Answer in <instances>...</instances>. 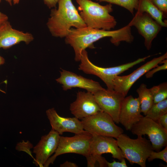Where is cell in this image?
I'll use <instances>...</instances> for the list:
<instances>
[{"instance_id": "obj_1", "label": "cell", "mask_w": 167, "mask_h": 167, "mask_svg": "<svg viewBox=\"0 0 167 167\" xmlns=\"http://www.w3.org/2000/svg\"><path fill=\"white\" fill-rule=\"evenodd\" d=\"M105 37H110L111 43L116 46L122 41L131 43L134 39L131 27L127 25L119 29L113 31L86 26L71 28L65 37V42L73 48L75 53V59L76 62H79L83 50L87 48H94V43Z\"/></svg>"}, {"instance_id": "obj_2", "label": "cell", "mask_w": 167, "mask_h": 167, "mask_svg": "<svg viewBox=\"0 0 167 167\" xmlns=\"http://www.w3.org/2000/svg\"><path fill=\"white\" fill-rule=\"evenodd\" d=\"M57 8H52L46 23L53 36L63 38L73 27L78 28L86 26L72 0H60Z\"/></svg>"}, {"instance_id": "obj_3", "label": "cell", "mask_w": 167, "mask_h": 167, "mask_svg": "<svg viewBox=\"0 0 167 167\" xmlns=\"http://www.w3.org/2000/svg\"><path fill=\"white\" fill-rule=\"evenodd\" d=\"M76 1L79 6V14L86 26L110 30L116 26V20L110 14L113 11L111 4L102 6L91 0Z\"/></svg>"}, {"instance_id": "obj_4", "label": "cell", "mask_w": 167, "mask_h": 167, "mask_svg": "<svg viewBox=\"0 0 167 167\" xmlns=\"http://www.w3.org/2000/svg\"><path fill=\"white\" fill-rule=\"evenodd\" d=\"M116 140L124 158L131 164H136L141 167H146V161L154 150L149 140L142 136L132 139L123 133Z\"/></svg>"}, {"instance_id": "obj_5", "label": "cell", "mask_w": 167, "mask_h": 167, "mask_svg": "<svg viewBox=\"0 0 167 167\" xmlns=\"http://www.w3.org/2000/svg\"><path fill=\"white\" fill-rule=\"evenodd\" d=\"M150 57V55L139 58L131 62L117 66L102 67L93 64L89 59L88 52L83 50L80 60L79 69L86 74L93 75L99 77L106 84L107 89L113 90V80L117 76L133 67L134 66L144 62Z\"/></svg>"}, {"instance_id": "obj_6", "label": "cell", "mask_w": 167, "mask_h": 167, "mask_svg": "<svg viewBox=\"0 0 167 167\" xmlns=\"http://www.w3.org/2000/svg\"><path fill=\"white\" fill-rule=\"evenodd\" d=\"M92 138V135L86 132L71 137L60 136L54 155L48 159L43 167H48L54 163L57 156L66 153L77 154L86 157L89 154Z\"/></svg>"}, {"instance_id": "obj_7", "label": "cell", "mask_w": 167, "mask_h": 167, "mask_svg": "<svg viewBox=\"0 0 167 167\" xmlns=\"http://www.w3.org/2000/svg\"><path fill=\"white\" fill-rule=\"evenodd\" d=\"M84 130L91 135L111 137L117 139L123 133V130L117 126L112 117L101 111L81 119Z\"/></svg>"}, {"instance_id": "obj_8", "label": "cell", "mask_w": 167, "mask_h": 167, "mask_svg": "<svg viewBox=\"0 0 167 167\" xmlns=\"http://www.w3.org/2000/svg\"><path fill=\"white\" fill-rule=\"evenodd\" d=\"M130 131L137 136L147 135L153 150L156 152L167 146V130L157 122L145 116L135 123Z\"/></svg>"}, {"instance_id": "obj_9", "label": "cell", "mask_w": 167, "mask_h": 167, "mask_svg": "<svg viewBox=\"0 0 167 167\" xmlns=\"http://www.w3.org/2000/svg\"><path fill=\"white\" fill-rule=\"evenodd\" d=\"M167 58L166 52L163 55L147 62L128 75L117 76L113 80V89L125 97L132 85L138 79Z\"/></svg>"}, {"instance_id": "obj_10", "label": "cell", "mask_w": 167, "mask_h": 167, "mask_svg": "<svg viewBox=\"0 0 167 167\" xmlns=\"http://www.w3.org/2000/svg\"><path fill=\"white\" fill-rule=\"evenodd\" d=\"M93 94L102 110L109 115L115 123L119 124L121 106L125 96L114 89L105 88L96 92Z\"/></svg>"}, {"instance_id": "obj_11", "label": "cell", "mask_w": 167, "mask_h": 167, "mask_svg": "<svg viewBox=\"0 0 167 167\" xmlns=\"http://www.w3.org/2000/svg\"><path fill=\"white\" fill-rule=\"evenodd\" d=\"M135 26L139 34L144 38V45L148 50L151 47L152 42L161 28V26L146 13L136 12L132 20L128 24Z\"/></svg>"}, {"instance_id": "obj_12", "label": "cell", "mask_w": 167, "mask_h": 167, "mask_svg": "<svg viewBox=\"0 0 167 167\" xmlns=\"http://www.w3.org/2000/svg\"><path fill=\"white\" fill-rule=\"evenodd\" d=\"M70 110L75 117L81 120L102 111L93 93L80 91L77 93L76 100L71 104Z\"/></svg>"}, {"instance_id": "obj_13", "label": "cell", "mask_w": 167, "mask_h": 167, "mask_svg": "<svg viewBox=\"0 0 167 167\" xmlns=\"http://www.w3.org/2000/svg\"><path fill=\"white\" fill-rule=\"evenodd\" d=\"M60 77L56 79L62 85L64 91L72 88H79L86 90L92 93L104 89L100 83L92 79L84 78L72 72L62 69Z\"/></svg>"}, {"instance_id": "obj_14", "label": "cell", "mask_w": 167, "mask_h": 167, "mask_svg": "<svg viewBox=\"0 0 167 167\" xmlns=\"http://www.w3.org/2000/svg\"><path fill=\"white\" fill-rule=\"evenodd\" d=\"M60 136L58 133L52 129L47 134L41 137L33 149L35 155L34 163L37 166L43 167L48 159L54 153Z\"/></svg>"}, {"instance_id": "obj_15", "label": "cell", "mask_w": 167, "mask_h": 167, "mask_svg": "<svg viewBox=\"0 0 167 167\" xmlns=\"http://www.w3.org/2000/svg\"><path fill=\"white\" fill-rule=\"evenodd\" d=\"M92 135V138L89 154L101 156L103 154L110 153L112 154L113 158L117 159L120 161L125 158L121 149L118 146L116 139L114 138L96 134Z\"/></svg>"}, {"instance_id": "obj_16", "label": "cell", "mask_w": 167, "mask_h": 167, "mask_svg": "<svg viewBox=\"0 0 167 167\" xmlns=\"http://www.w3.org/2000/svg\"><path fill=\"white\" fill-rule=\"evenodd\" d=\"M46 113L52 129L59 135H62L65 132L77 134L86 132L84 129L81 121L75 117H62L58 114L54 108L48 109Z\"/></svg>"}, {"instance_id": "obj_17", "label": "cell", "mask_w": 167, "mask_h": 167, "mask_svg": "<svg viewBox=\"0 0 167 167\" xmlns=\"http://www.w3.org/2000/svg\"><path fill=\"white\" fill-rule=\"evenodd\" d=\"M141 113L139 98H134L131 95L125 97L121 106L119 123L126 130L130 131L133 125L143 116Z\"/></svg>"}, {"instance_id": "obj_18", "label": "cell", "mask_w": 167, "mask_h": 167, "mask_svg": "<svg viewBox=\"0 0 167 167\" xmlns=\"http://www.w3.org/2000/svg\"><path fill=\"white\" fill-rule=\"evenodd\" d=\"M34 39L32 34L13 28L8 21L0 30V48L6 49L21 42L28 44Z\"/></svg>"}, {"instance_id": "obj_19", "label": "cell", "mask_w": 167, "mask_h": 167, "mask_svg": "<svg viewBox=\"0 0 167 167\" xmlns=\"http://www.w3.org/2000/svg\"><path fill=\"white\" fill-rule=\"evenodd\" d=\"M137 12L148 14L161 27H166V22L163 20V13L150 0H138Z\"/></svg>"}, {"instance_id": "obj_20", "label": "cell", "mask_w": 167, "mask_h": 167, "mask_svg": "<svg viewBox=\"0 0 167 167\" xmlns=\"http://www.w3.org/2000/svg\"><path fill=\"white\" fill-rule=\"evenodd\" d=\"M136 92L139 96L141 112L145 116L154 103L152 94L150 89L144 84L140 85Z\"/></svg>"}, {"instance_id": "obj_21", "label": "cell", "mask_w": 167, "mask_h": 167, "mask_svg": "<svg viewBox=\"0 0 167 167\" xmlns=\"http://www.w3.org/2000/svg\"><path fill=\"white\" fill-rule=\"evenodd\" d=\"M167 113V99L158 103H153L145 116L157 122L159 118Z\"/></svg>"}, {"instance_id": "obj_22", "label": "cell", "mask_w": 167, "mask_h": 167, "mask_svg": "<svg viewBox=\"0 0 167 167\" xmlns=\"http://www.w3.org/2000/svg\"><path fill=\"white\" fill-rule=\"evenodd\" d=\"M152 94L154 103L167 99V83L164 82L150 88Z\"/></svg>"}, {"instance_id": "obj_23", "label": "cell", "mask_w": 167, "mask_h": 167, "mask_svg": "<svg viewBox=\"0 0 167 167\" xmlns=\"http://www.w3.org/2000/svg\"><path fill=\"white\" fill-rule=\"evenodd\" d=\"M100 2H106L122 6L133 14L135 10H137L138 0H98Z\"/></svg>"}, {"instance_id": "obj_24", "label": "cell", "mask_w": 167, "mask_h": 167, "mask_svg": "<svg viewBox=\"0 0 167 167\" xmlns=\"http://www.w3.org/2000/svg\"><path fill=\"white\" fill-rule=\"evenodd\" d=\"M155 159L161 160L166 163H167V146H166L165 148L162 151L158 152H155L152 151L149 156L147 159L148 161H152Z\"/></svg>"}, {"instance_id": "obj_25", "label": "cell", "mask_w": 167, "mask_h": 167, "mask_svg": "<svg viewBox=\"0 0 167 167\" xmlns=\"http://www.w3.org/2000/svg\"><path fill=\"white\" fill-rule=\"evenodd\" d=\"M163 64L161 66L158 65L153 68L152 69L148 71L145 74L146 77L147 78L152 77L153 75L157 72L163 70H166L167 69V60L165 59L161 62Z\"/></svg>"}, {"instance_id": "obj_26", "label": "cell", "mask_w": 167, "mask_h": 167, "mask_svg": "<svg viewBox=\"0 0 167 167\" xmlns=\"http://www.w3.org/2000/svg\"><path fill=\"white\" fill-rule=\"evenodd\" d=\"M151 1L163 14L167 13V0H152Z\"/></svg>"}, {"instance_id": "obj_27", "label": "cell", "mask_w": 167, "mask_h": 167, "mask_svg": "<svg viewBox=\"0 0 167 167\" xmlns=\"http://www.w3.org/2000/svg\"><path fill=\"white\" fill-rule=\"evenodd\" d=\"M107 167H128L125 161V159L122 160L121 162H117L113 160L112 162L106 161Z\"/></svg>"}, {"instance_id": "obj_28", "label": "cell", "mask_w": 167, "mask_h": 167, "mask_svg": "<svg viewBox=\"0 0 167 167\" xmlns=\"http://www.w3.org/2000/svg\"><path fill=\"white\" fill-rule=\"evenodd\" d=\"M157 122L167 130V113L161 116L159 118Z\"/></svg>"}, {"instance_id": "obj_29", "label": "cell", "mask_w": 167, "mask_h": 167, "mask_svg": "<svg viewBox=\"0 0 167 167\" xmlns=\"http://www.w3.org/2000/svg\"><path fill=\"white\" fill-rule=\"evenodd\" d=\"M8 22L7 16L5 14L0 12V30Z\"/></svg>"}, {"instance_id": "obj_30", "label": "cell", "mask_w": 167, "mask_h": 167, "mask_svg": "<svg viewBox=\"0 0 167 167\" xmlns=\"http://www.w3.org/2000/svg\"><path fill=\"white\" fill-rule=\"evenodd\" d=\"M60 0H43L45 4L49 8H53L56 7V5Z\"/></svg>"}, {"instance_id": "obj_31", "label": "cell", "mask_w": 167, "mask_h": 167, "mask_svg": "<svg viewBox=\"0 0 167 167\" xmlns=\"http://www.w3.org/2000/svg\"><path fill=\"white\" fill-rule=\"evenodd\" d=\"M61 167H77V164L75 163L66 161L60 165Z\"/></svg>"}, {"instance_id": "obj_32", "label": "cell", "mask_w": 167, "mask_h": 167, "mask_svg": "<svg viewBox=\"0 0 167 167\" xmlns=\"http://www.w3.org/2000/svg\"><path fill=\"white\" fill-rule=\"evenodd\" d=\"M5 59L3 58L0 56V66L4 64Z\"/></svg>"}, {"instance_id": "obj_33", "label": "cell", "mask_w": 167, "mask_h": 167, "mask_svg": "<svg viewBox=\"0 0 167 167\" xmlns=\"http://www.w3.org/2000/svg\"><path fill=\"white\" fill-rule=\"evenodd\" d=\"M20 0H12V2L15 5L18 4Z\"/></svg>"}, {"instance_id": "obj_34", "label": "cell", "mask_w": 167, "mask_h": 167, "mask_svg": "<svg viewBox=\"0 0 167 167\" xmlns=\"http://www.w3.org/2000/svg\"><path fill=\"white\" fill-rule=\"evenodd\" d=\"M9 4L11 5L12 6V0H5Z\"/></svg>"}, {"instance_id": "obj_35", "label": "cell", "mask_w": 167, "mask_h": 167, "mask_svg": "<svg viewBox=\"0 0 167 167\" xmlns=\"http://www.w3.org/2000/svg\"><path fill=\"white\" fill-rule=\"evenodd\" d=\"M0 91L3 93H6V92H5L4 91H3L2 90H1L0 88Z\"/></svg>"}, {"instance_id": "obj_36", "label": "cell", "mask_w": 167, "mask_h": 167, "mask_svg": "<svg viewBox=\"0 0 167 167\" xmlns=\"http://www.w3.org/2000/svg\"><path fill=\"white\" fill-rule=\"evenodd\" d=\"M1 0H0V2H1Z\"/></svg>"}, {"instance_id": "obj_37", "label": "cell", "mask_w": 167, "mask_h": 167, "mask_svg": "<svg viewBox=\"0 0 167 167\" xmlns=\"http://www.w3.org/2000/svg\"><path fill=\"white\" fill-rule=\"evenodd\" d=\"M150 0L151 1H152V0Z\"/></svg>"}]
</instances>
